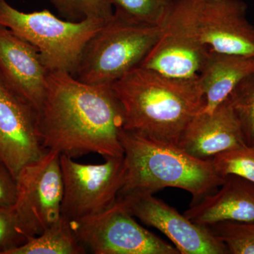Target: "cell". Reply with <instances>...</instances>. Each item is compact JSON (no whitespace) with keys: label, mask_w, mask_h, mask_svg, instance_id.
<instances>
[{"label":"cell","mask_w":254,"mask_h":254,"mask_svg":"<svg viewBox=\"0 0 254 254\" xmlns=\"http://www.w3.org/2000/svg\"><path fill=\"white\" fill-rule=\"evenodd\" d=\"M227 100L240 124L246 144L254 146V71L237 84Z\"/></svg>","instance_id":"19"},{"label":"cell","mask_w":254,"mask_h":254,"mask_svg":"<svg viewBox=\"0 0 254 254\" xmlns=\"http://www.w3.org/2000/svg\"><path fill=\"white\" fill-rule=\"evenodd\" d=\"M184 215L206 227L224 221H254V183L227 175L218 190L190 204Z\"/></svg>","instance_id":"14"},{"label":"cell","mask_w":254,"mask_h":254,"mask_svg":"<svg viewBox=\"0 0 254 254\" xmlns=\"http://www.w3.org/2000/svg\"><path fill=\"white\" fill-rule=\"evenodd\" d=\"M17 196L16 178L0 160V206L13 207Z\"/></svg>","instance_id":"24"},{"label":"cell","mask_w":254,"mask_h":254,"mask_svg":"<svg viewBox=\"0 0 254 254\" xmlns=\"http://www.w3.org/2000/svg\"><path fill=\"white\" fill-rule=\"evenodd\" d=\"M0 73L39 113L50 71L34 46L0 25Z\"/></svg>","instance_id":"12"},{"label":"cell","mask_w":254,"mask_h":254,"mask_svg":"<svg viewBox=\"0 0 254 254\" xmlns=\"http://www.w3.org/2000/svg\"><path fill=\"white\" fill-rule=\"evenodd\" d=\"M14 205L31 237L44 232L61 216L63 180L60 153L48 150L28 163L16 176Z\"/></svg>","instance_id":"9"},{"label":"cell","mask_w":254,"mask_h":254,"mask_svg":"<svg viewBox=\"0 0 254 254\" xmlns=\"http://www.w3.org/2000/svg\"><path fill=\"white\" fill-rule=\"evenodd\" d=\"M46 151L40 138L38 111L0 73V160L16 178L23 167Z\"/></svg>","instance_id":"10"},{"label":"cell","mask_w":254,"mask_h":254,"mask_svg":"<svg viewBox=\"0 0 254 254\" xmlns=\"http://www.w3.org/2000/svg\"><path fill=\"white\" fill-rule=\"evenodd\" d=\"M135 218L163 232L181 254H229L208 227L200 226L152 193L118 197Z\"/></svg>","instance_id":"11"},{"label":"cell","mask_w":254,"mask_h":254,"mask_svg":"<svg viewBox=\"0 0 254 254\" xmlns=\"http://www.w3.org/2000/svg\"><path fill=\"white\" fill-rule=\"evenodd\" d=\"M125 177L120 195L153 193L173 187L188 191L191 204L213 193L225 178L214 170L211 160L189 154L178 145L155 141L122 130Z\"/></svg>","instance_id":"3"},{"label":"cell","mask_w":254,"mask_h":254,"mask_svg":"<svg viewBox=\"0 0 254 254\" xmlns=\"http://www.w3.org/2000/svg\"><path fill=\"white\" fill-rule=\"evenodd\" d=\"M31 238L14 207L0 206V254H9Z\"/></svg>","instance_id":"23"},{"label":"cell","mask_w":254,"mask_h":254,"mask_svg":"<svg viewBox=\"0 0 254 254\" xmlns=\"http://www.w3.org/2000/svg\"><path fill=\"white\" fill-rule=\"evenodd\" d=\"M211 160L219 176L237 175L254 183V146L245 145L217 155Z\"/></svg>","instance_id":"21"},{"label":"cell","mask_w":254,"mask_h":254,"mask_svg":"<svg viewBox=\"0 0 254 254\" xmlns=\"http://www.w3.org/2000/svg\"><path fill=\"white\" fill-rule=\"evenodd\" d=\"M162 28L115 14L88 41L74 76L91 85H112L138 67L161 34Z\"/></svg>","instance_id":"6"},{"label":"cell","mask_w":254,"mask_h":254,"mask_svg":"<svg viewBox=\"0 0 254 254\" xmlns=\"http://www.w3.org/2000/svg\"><path fill=\"white\" fill-rule=\"evenodd\" d=\"M244 0H173L163 30L218 53L254 56V26Z\"/></svg>","instance_id":"4"},{"label":"cell","mask_w":254,"mask_h":254,"mask_svg":"<svg viewBox=\"0 0 254 254\" xmlns=\"http://www.w3.org/2000/svg\"><path fill=\"white\" fill-rule=\"evenodd\" d=\"M254 71V56L227 54L210 50L198 78L204 105L201 112L212 113L230 96L239 83Z\"/></svg>","instance_id":"16"},{"label":"cell","mask_w":254,"mask_h":254,"mask_svg":"<svg viewBox=\"0 0 254 254\" xmlns=\"http://www.w3.org/2000/svg\"><path fill=\"white\" fill-rule=\"evenodd\" d=\"M210 48L164 31L139 67L152 70L169 78L197 77Z\"/></svg>","instance_id":"15"},{"label":"cell","mask_w":254,"mask_h":254,"mask_svg":"<svg viewBox=\"0 0 254 254\" xmlns=\"http://www.w3.org/2000/svg\"><path fill=\"white\" fill-rule=\"evenodd\" d=\"M105 159V163L91 165L60 155L63 180L61 213L69 221L99 213L118 199L125 177L124 156Z\"/></svg>","instance_id":"8"},{"label":"cell","mask_w":254,"mask_h":254,"mask_svg":"<svg viewBox=\"0 0 254 254\" xmlns=\"http://www.w3.org/2000/svg\"><path fill=\"white\" fill-rule=\"evenodd\" d=\"M105 23L95 18L64 21L47 9L23 12L0 0V25L34 46L50 72L74 76L87 43Z\"/></svg>","instance_id":"5"},{"label":"cell","mask_w":254,"mask_h":254,"mask_svg":"<svg viewBox=\"0 0 254 254\" xmlns=\"http://www.w3.org/2000/svg\"><path fill=\"white\" fill-rule=\"evenodd\" d=\"M70 224L80 243L91 254H180L175 246L139 225L119 198L106 210Z\"/></svg>","instance_id":"7"},{"label":"cell","mask_w":254,"mask_h":254,"mask_svg":"<svg viewBox=\"0 0 254 254\" xmlns=\"http://www.w3.org/2000/svg\"><path fill=\"white\" fill-rule=\"evenodd\" d=\"M114 13L134 22L163 28L173 0H110Z\"/></svg>","instance_id":"18"},{"label":"cell","mask_w":254,"mask_h":254,"mask_svg":"<svg viewBox=\"0 0 254 254\" xmlns=\"http://www.w3.org/2000/svg\"><path fill=\"white\" fill-rule=\"evenodd\" d=\"M69 220L61 215L51 226L9 254H84Z\"/></svg>","instance_id":"17"},{"label":"cell","mask_w":254,"mask_h":254,"mask_svg":"<svg viewBox=\"0 0 254 254\" xmlns=\"http://www.w3.org/2000/svg\"><path fill=\"white\" fill-rule=\"evenodd\" d=\"M123 107L111 85L83 83L71 73L50 72L38 113V128L46 150L74 158L98 153L123 157L120 133Z\"/></svg>","instance_id":"1"},{"label":"cell","mask_w":254,"mask_h":254,"mask_svg":"<svg viewBox=\"0 0 254 254\" xmlns=\"http://www.w3.org/2000/svg\"><path fill=\"white\" fill-rule=\"evenodd\" d=\"M245 145L240 124L227 99L212 113H197L178 143L189 154L205 160Z\"/></svg>","instance_id":"13"},{"label":"cell","mask_w":254,"mask_h":254,"mask_svg":"<svg viewBox=\"0 0 254 254\" xmlns=\"http://www.w3.org/2000/svg\"><path fill=\"white\" fill-rule=\"evenodd\" d=\"M208 227L229 254H254V221H224Z\"/></svg>","instance_id":"20"},{"label":"cell","mask_w":254,"mask_h":254,"mask_svg":"<svg viewBox=\"0 0 254 254\" xmlns=\"http://www.w3.org/2000/svg\"><path fill=\"white\" fill-rule=\"evenodd\" d=\"M65 17L78 21L86 18L110 21L114 14L110 0H50Z\"/></svg>","instance_id":"22"},{"label":"cell","mask_w":254,"mask_h":254,"mask_svg":"<svg viewBox=\"0 0 254 254\" xmlns=\"http://www.w3.org/2000/svg\"><path fill=\"white\" fill-rule=\"evenodd\" d=\"M111 86L123 107V129L155 141L178 145L204 105L198 76L169 78L138 66Z\"/></svg>","instance_id":"2"}]
</instances>
